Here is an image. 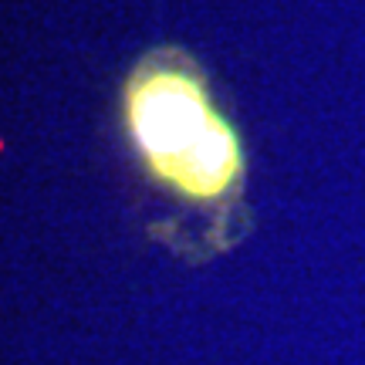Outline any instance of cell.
I'll return each instance as SVG.
<instances>
[{"mask_svg": "<svg viewBox=\"0 0 365 365\" xmlns=\"http://www.w3.org/2000/svg\"><path fill=\"white\" fill-rule=\"evenodd\" d=\"M118 132L159 217L149 237L203 264L250 234L247 143L207 65L182 44L145 48L118 85Z\"/></svg>", "mask_w": 365, "mask_h": 365, "instance_id": "cell-1", "label": "cell"}]
</instances>
